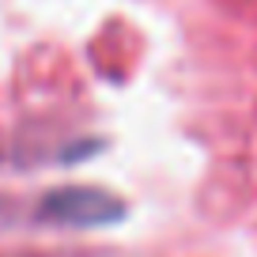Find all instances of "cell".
<instances>
[{"mask_svg":"<svg viewBox=\"0 0 257 257\" xmlns=\"http://www.w3.org/2000/svg\"><path fill=\"white\" fill-rule=\"evenodd\" d=\"M42 216L57 219V223L68 227H98V223H113L121 216L117 197L102 189H87V185H72V189H57L46 197L42 204Z\"/></svg>","mask_w":257,"mask_h":257,"instance_id":"cell-1","label":"cell"}]
</instances>
